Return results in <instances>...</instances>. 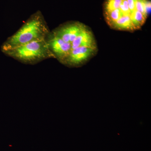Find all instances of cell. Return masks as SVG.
I'll return each mask as SVG.
<instances>
[{"mask_svg": "<svg viewBox=\"0 0 151 151\" xmlns=\"http://www.w3.org/2000/svg\"><path fill=\"white\" fill-rule=\"evenodd\" d=\"M3 52L20 62L31 65L48 58H55L46 38L31 42Z\"/></svg>", "mask_w": 151, "mask_h": 151, "instance_id": "obj_2", "label": "cell"}, {"mask_svg": "<svg viewBox=\"0 0 151 151\" xmlns=\"http://www.w3.org/2000/svg\"><path fill=\"white\" fill-rule=\"evenodd\" d=\"M50 51L60 63H63L70 54L71 45L65 42L50 32L46 38Z\"/></svg>", "mask_w": 151, "mask_h": 151, "instance_id": "obj_5", "label": "cell"}, {"mask_svg": "<svg viewBox=\"0 0 151 151\" xmlns=\"http://www.w3.org/2000/svg\"><path fill=\"white\" fill-rule=\"evenodd\" d=\"M98 49L79 47L70 52L63 64L68 67H81L97 54Z\"/></svg>", "mask_w": 151, "mask_h": 151, "instance_id": "obj_4", "label": "cell"}, {"mask_svg": "<svg viewBox=\"0 0 151 151\" xmlns=\"http://www.w3.org/2000/svg\"><path fill=\"white\" fill-rule=\"evenodd\" d=\"M50 32L43 15L40 11H37L30 17L16 32L4 42L1 46L2 51L45 39Z\"/></svg>", "mask_w": 151, "mask_h": 151, "instance_id": "obj_1", "label": "cell"}, {"mask_svg": "<svg viewBox=\"0 0 151 151\" xmlns=\"http://www.w3.org/2000/svg\"><path fill=\"white\" fill-rule=\"evenodd\" d=\"M86 26L79 22H68L60 25L51 32L63 41L71 45Z\"/></svg>", "mask_w": 151, "mask_h": 151, "instance_id": "obj_3", "label": "cell"}]
</instances>
